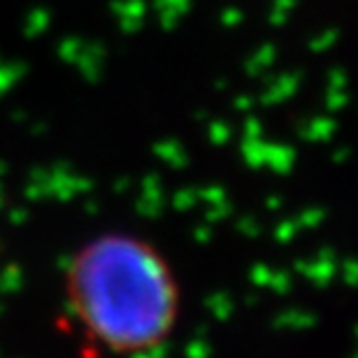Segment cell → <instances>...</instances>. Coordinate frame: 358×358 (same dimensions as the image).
Listing matches in <instances>:
<instances>
[{
	"mask_svg": "<svg viewBox=\"0 0 358 358\" xmlns=\"http://www.w3.org/2000/svg\"><path fill=\"white\" fill-rule=\"evenodd\" d=\"M66 300L100 352L138 356L159 349L179 317V284L152 242L110 233L87 242L66 272Z\"/></svg>",
	"mask_w": 358,
	"mask_h": 358,
	"instance_id": "cell-1",
	"label": "cell"
}]
</instances>
